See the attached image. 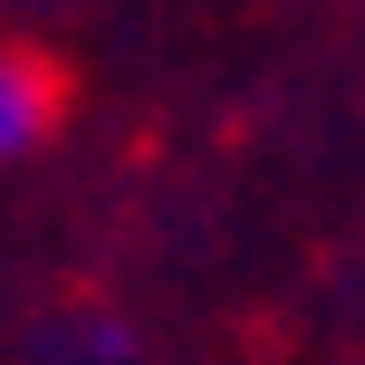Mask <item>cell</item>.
I'll return each instance as SVG.
<instances>
[{
	"instance_id": "6da1fadb",
	"label": "cell",
	"mask_w": 365,
	"mask_h": 365,
	"mask_svg": "<svg viewBox=\"0 0 365 365\" xmlns=\"http://www.w3.org/2000/svg\"><path fill=\"white\" fill-rule=\"evenodd\" d=\"M77 115V77L48 38H10L0 29V164H29L68 135Z\"/></svg>"
}]
</instances>
